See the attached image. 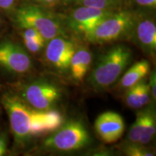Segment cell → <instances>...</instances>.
<instances>
[{
    "instance_id": "cell-18",
    "label": "cell",
    "mask_w": 156,
    "mask_h": 156,
    "mask_svg": "<svg viewBox=\"0 0 156 156\" xmlns=\"http://www.w3.org/2000/svg\"><path fill=\"white\" fill-rule=\"evenodd\" d=\"M134 7L135 11L153 12L156 9V0H126V7Z\"/></svg>"
},
{
    "instance_id": "cell-22",
    "label": "cell",
    "mask_w": 156,
    "mask_h": 156,
    "mask_svg": "<svg viewBox=\"0 0 156 156\" xmlns=\"http://www.w3.org/2000/svg\"><path fill=\"white\" fill-rule=\"evenodd\" d=\"M17 0H0V10L12 15L17 7Z\"/></svg>"
},
{
    "instance_id": "cell-4",
    "label": "cell",
    "mask_w": 156,
    "mask_h": 156,
    "mask_svg": "<svg viewBox=\"0 0 156 156\" xmlns=\"http://www.w3.org/2000/svg\"><path fill=\"white\" fill-rule=\"evenodd\" d=\"M136 13V11L128 8L114 11L83 37L94 44L131 39Z\"/></svg>"
},
{
    "instance_id": "cell-16",
    "label": "cell",
    "mask_w": 156,
    "mask_h": 156,
    "mask_svg": "<svg viewBox=\"0 0 156 156\" xmlns=\"http://www.w3.org/2000/svg\"><path fill=\"white\" fill-rule=\"evenodd\" d=\"M124 153L129 156H153L155 153L146 147L145 145L139 143H129L124 147Z\"/></svg>"
},
{
    "instance_id": "cell-5",
    "label": "cell",
    "mask_w": 156,
    "mask_h": 156,
    "mask_svg": "<svg viewBox=\"0 0 156 156\" xmlns=\"http://www.w3.org/2000/svg\"><path fill=\"white\" fill-rule=\"evenodd\" d=\"M91 143V137L81 121L64 123L43 141L42 149L48 152L70 153L83 149Z\"/></svg>"
},
{
    "instance_id": "cell-10",
    "label": "cell",
    "mask_w": 156,
    "mask_h": 156,
    "mask_svg": "<svg viewBox=\"0 0 156 156\" xmlns=\"http://www.w3.org/2000/svg\"><path fill=\"white\" fill-rule=\"evenodd\" d=\"M77 47L67 36H57L51 39L45 48V58L48 65L58 72L69 70L70 61Z\"/></svg>"
},
{
    "instance_id": "cell-23",
    "label": "cell",
    "mask_w": 156,
    "mask_h": 156,
    "mask_svg": "<svg viewBox=\"0 0 156 156\" xmlns=\"http://www.w3.org/2000/svg\"><path fill=\"white\" fill-rule=\"evenodd\" d=\"M31 3L36 4L37 5L41 6L47 9L53 8L58 4L62 3V0H30Z\"/></svg>"
},
{
    "instance_id": "cell-7",
    "label": "cell",
    "mask_w": 156,
    "mask_h": 156,
    "mask_svg": "<svg viewBox=\"0 0 156 156\" xmlns=\"http://www.w3.org/2000/svg\"><path fill=\"white\" fill-rule=\"evenodd\" d=\"M34 67L28 52L9 39L0 41V69L12 75H25Z\"/></svg>"
},
{
    "instance_id": "cell-8",
    "label": "cell",
    "mask_w": 156,
    "mask_h": 156,
    "mask_svg": "<svg viewBox=\"0 0 156 156\" xmlns=\"http://www.w3.org/2000/svg\"><path fill=\"white\" fill-rule=\"evenodd\" d=\"M114 11L78 5L61 15L67 28L83 36Z\"/></svg>"
},
{
    "instance_id": "cell-21",
    "label": "cell",
    "mask_w": 156,
    "mask_h": 156,
    "mask_svg": "<svg viewBox=\"0 0 156 156\" xmlns=\"http://www.w3.org/2000/svg\"><path fill=\"white\" fill-rule=\"evenodd\" d=\"M151 90L149 84L145 79L140 82L139 91V106L140 108L146 106L151 100Z\"/></svg>"
},
{
    "instance_id": "cell-13",
    "label": "cell",
    "mask_w": 156,
    "mask_h": 156,
    "mask_svg": "<svg viewBox=\"0 0 156 156\" xmlns=\"http://www.w3.org/2000/svg\"><path fill=\"white\" fill-rule=\"evenodd\" d=\"M150 69L151 65L147 60L141 59L135 62L120 77L121 79L117 85L119 89L126 90L140 83L149 74Z\"/></svg>"
},
{
    "instance_id": "cell-11",
    "label": "cell",
    "mask_w": 156,
    "mask_h": 156,
    "mask_svg": "<svg viewBox=\"0 0 156 156\" xmlns=\"http://www.w3.org/2000/svg\"><path fill=\"white\" fill-rule=\"evenodd\" d=\"M94 128L98 136L103 142L112 144L122 137L125 124L121 115L114 112H106L97 117Z\"/></svg>"
},
{
    "instance_id": "cell-6",
    "label": "cell",
    "mask_w": 156,
    "mask_h": 156,
    "mask_svg": "<svg viewBox=\"0 0 156 156\" xmlns=\"http://www.w3.org/2000/svg\"><path fill=\"white\" fill-rule=\"evenodd\" d=\"M12 92L25 103L38 110H49L60 101L62 90L55 84L38 80L13 85Z\"/></svg>"
},
{
    "instance_id": "cell-27",
    "label": "cell",
    "mask_w": 156,
    "mask_h": 156,
    "mask_svg": "<svg viewBox=\"0 0 156 156\" xmlns=\"http://www.w3.org/2000/svg\"><path fill=\"white\" fill-rule=\"evenodd\" d=\"M2 17L1 15H0V28H1L2 26Z\"/></svg>"
},
{
    "instance_id": "cell-3",
    "label": "cell",
    "mask_w": 156,
    "mask_h": 156,
    "mask_svg": "<svg viewBox=\"0 0 156 156\" xmlns=\"http://www.w3.org/2000/svg\"><path fill=\"white\" fill-rule=\"evenodd\" d=\"M132 59V51L126 46L112 48L98 58L89 77V85L95 91L109 88L118 81Z\"/></svg>"
},
{
    "instance_id": "cell-26",
    "label": "cell",
    "mask_w": 156,
    "mask_h": 156,
    "mask_svg": "<svg viewBox=\"0 0 156 156\" xmlns=\"http://www.w3.org/2000/svg\"><path fill=\"white\" fill-rule=\"evenodd\" d=\"M79 1H80V0H62V3L64 5L68 6L71 5H75Z\"/></svg>"
},
{
    "instance_id": "cell-19",
    "label": "cell",
    "mask_w": 156,
    "mask_h": 156,
    "mask_svg": "<svg viewBox=\"0 0 156 156\" xmlns=\"http://www.w3.org/2000/svg\"><path fill=\"white\" fill-rule=\"evenodd\" d=\"M140 83L126 90L124 101L126 104L132 108H140L139 106Z\"/></svg>"
},
{
    "instance_id": "cell-15",
    "label": "cell",
    "mask_w": 156,
    "mask_h": 156,
    "mask_svg": "<svg viewBox=\"0 0 156 156\" xmlns=\"http://www.w3.org/2000/svg\"><path fill=\"white\" fill-rule=\"evenodd\" d=\"M75 5H83L105 10H119L126 7V0H80Z\"/></svg>"
},
{
    "instance_id": "cell-24",
    "label": "cell",
    "mask_w": 156,
    "mask_h": 156,
    "mask_svg": "<svg viewBox=\"0 0 156 156\" xmlns=\"http://www.w3.org/2000/svg\"><path fill=\"white\" fill-rule=\"evenodd\" d=\"M8 149V138L7 134L0 132V156L5 155Z\"/></svg>"
},
{
    "instance_id": "cell-20",
    "label": "cell",
    "mask_w": 156,
    "mask_h": 156,
    "mask_svg": "<svg viewBox=\"0 0 156 156\" xmlns=\"http://www.w3.org/2000/svg\"><path fill=\"white\" fill-rule=\"evenodd\" d=\"M23 44L27 51L31 54H38L46 47L47 41L43 39V40H28V39H23Z\"/></svg>"
},
{
    "instance_id": "cell-17",
    "label": "cell",
    "mask_w": 156,
    "mask_h": 156,
    "mask_svg": "<svg viewBox=\"0 0 156 156\" xmlns=\"http://www.w3.org/2000/svg\"><path fill=\"white\" fill-rule=\"evenodd\" d=\"M142 120H143V111L138 113L135 121L132 124L131 128L129 129L127 138L129 142L130 143H139L142 131Z\"/></svg>"
},
{
    "instance_id": "cell-12",
    "label": "cell",
    "mask_w": 156,
    "mask_h": 156,
    "mask_svg": "<svg viewBox=\"0 0 156 156\" xmlns=\"http://www.w3.org/2000/svg\"><path fill=\"white\" fill-rule=\"evenodd\" d=\"M92 53L86 47L77 48L71 58L69 70L72 79L82 82L88 73L92 63Z\"/></svg>"
},
{
    "instance_id": "cell-1",
    "label": "cell",
    "mask_w": 156,
    "mask_h": 156,
    "mask_svg": "<svg viewBox=\"0 0 156 156\" xmlns=\"http://www.w3.org/2000/svg\"><path fill=\"white\" fill-rule=\"evenodd\" d=\"M1 103L8 116L15 141L20 147H25L35 138L51 133L64 122L60 112L33 108L12 91L2 95Z\"/></svg>"
},
{
    "instance_id": "cell-9",
    "label": "cell",
    "mask_w": 156,
    "mask_h": 156,
    "mask_svg": "<svg viewBox=\"0 0 156 156\" xmlns=\"http://www.w3.org/2000/svg\"><path fill=\"white\" fill-rule=\"evenodd\" d=\"M136 12L131 39L145 54L153 58L156 51V25L153 12Z\"/></svg>"
},
{
    "instance_id": "cell-25",
    "label": "cell",
    "mask_w": 156,
    "mask_h": 156,
    "mask_svg": "<svg viewBox=\"0 0 156 156\" xmlns=\"http://www.w3.org/2000/svg\"><path fill=\"white\" fill-rule=\"evenodd\" d=\"M150 87V90H151V95L152 98L155 100L156 98V76L155 72H152L151 75L150 76V80L148 82Z\"/></svg>"
},
{
    "instance_id": "cell-14",
    "label": "cell",
    "mask_w": 156,
    "mask_h": 156,
    "mask_svg": "<svg viewBox=\"0 0 156 156\" xmlns=\"http://www.w3.org/2000/svg\"><path fill=\"white\" fill-rule=\"evenodd\" d=\"M155 116L153 111L151 109H145L143 111L142 131L139 140V144L147 145L150 143L156 131Z\"/></svg>"
},
{
    "instance_id": "cell-2",
    "label": "cell",
    "mask_w": 156,
    "mask_h": 156,
    "mask_svg": "<svg viewBox=\"0 0 156 156\" xmlns=\"http://www.w3.org/2000/svg\"><path fill=\"white\" fill-rule=\"evenodd\" d=\"M12 18L19 29L34 28L47 41L57 36H67L66 25L61 15L34 3L17 6Z\"/></svg>"
}]
</instances>
